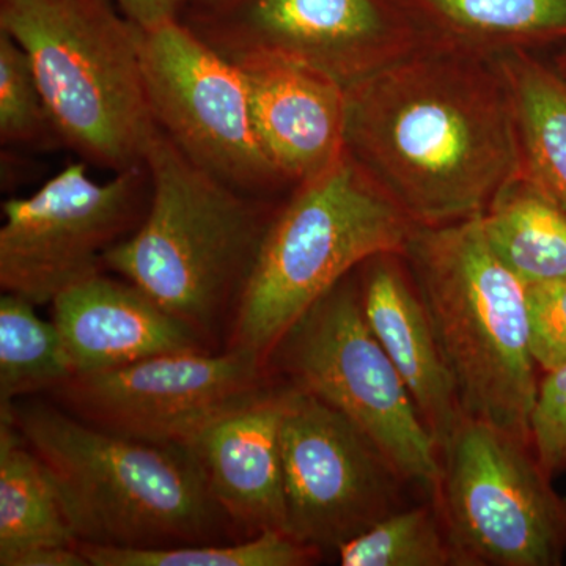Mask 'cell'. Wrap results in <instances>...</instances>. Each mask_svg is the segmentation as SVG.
Segmentation results:
<instances>
[{
    "label": "cell",
    "instance_id": "obj_28",
    "mask_svg": "<svg viewBox=\"0 0 566 566\" xmlns=\"http://www.w3.org/2000/svg\"><path fill=\"white\" fill-rule=\"evenodd\" d=\"M114 2L129 20L144 29L178 18L175 0H114Z\"/></svg>",
    "mask_w": 566,
    "mask_h": 566
},
{
    "label": "cell",
    "instance_id": "obj_32",
    "mask_svg": "<svg viewBox=\"0 0 566 566\" xmlns=\"http://www.w3.org/2000/svg\"><path fill=\"white\" fill-rule=\"evenodd\" d=\"M0 2H3V0H0Z\"/></svg>",
    "mask_w": 566,
    "mask_h": 566
},
{
    "label": "cell",
    "instance_id": "obj_24",
    "mask_svg": "<svg viewBox=\"0 0 566 566\" xmlns=\"http://www.w3.org/2000/svg\"><path fill=\"white\" fill-rule=\"evenodd\" d=\"M342 566H457L433 497L403 506L337 551Z\"/></svg>",
    "mask_w": 566,
    "mask_h": 566
},
{
    "label": "cell",
    "instance_id": "obj_1",
    "mask_svg": "<svg viewBox=\"0 0 566 566\" xmlns=\"http://www.w3.org/2000/svg\"><path fill=\"white\" fill-rule=\"evenodd\" d=\"M345 145L416 226L482 214L523 174L497 61L430 41L346 87Z\"/></svg>",
    "mask_w": 566,
    "mask_h": 566
},
{
    "label": "cell",
    "instance_id": "obj_8",
    "mask_svg": "<svg viewBox=\"0 0 566 566\" xmlns=\"http://www.w3.org/2000/svg\"><path fill=\"white\" fill-rule=\"evenodd\" d=\"M526 439L463 416L441 450L433 495L457 566H557L566 499Z\"/></svg>",
    "mask_w": 566,
    "mask_h": 566
},
{
    "label": "cell",
    "instance_id": "obj_13",
    "mask_svg": "<svg viewBox=\"0 0 566 566\" xmlns=\"http://www.w3.org/2000/svg\"><path fill=\"white\" fill-rule=\"evenodd\" d=\"M274 381L262 363L226 348L161 354L74 375L50 394L70 415L99 430L153 444L185 446Z\"/></svg>",
    "mask_w": 566,
    "mask_h": 566
},
{
    "label": "cell",
    "instance_id": "obj_22",
    "mask_svg": "<svg viewBox=\"0 0 566 566\" xmlns=\"http://www.w3.org/2000/svg\"><path fill=\"white\" fill-rule=\"evenodd\" d=\"M35 307L17 294L0 297V408L51 392L74 376L57 326Z\"/></svg>",
    "mask_w": 566,
    "mask_h": 566
},
{
    "label": "cell",
    "instance_id": "obj_26",
    "mask_svg": "<svg viewBox=\"0 0 566 566\" xmlns=\"http://www.w3.org/2000/svg\"><path fill=\"white\" fill-rule=\"evenodd\" d=\"M532 449L549 476L566 472V364L545 371L528 419Z\"/></svg>",
    "mask_w": 566,
    "mask_h": 566
},
{
    "label": "cell",
    "instance_id": "obj_27",
    "mask_svg": "<svg viewBox=\"0 0 566 566\" xmlns=\"http://www.w3.org/2000/svg\"><path fill=\"white\" fill-rule=\"evenodd\" d=\"M528 346L543 371L566 364V279L527 285Z\"/></svg>",
    "mask_w": 566,
    "mask_h": 566
},
{
    "label": "cell",
    "instance_id": "obj_30",
    "mask_svg": "<svg viewBox=\"0 0 566 566\" xmlns=\"http://www.w3.org/2000/svg\"><path fill=\"white\" fill-rule=\"evenodd\" d=\"M557 70L566 77V51L557 59Z\"/></svg>",
    "mask_w": 566,
    "mask_h": 566
},
{
    "label": "cell",
    "instance_id": "obj_19",
    "mask_svg": "<svg viewBox=\"0 0 566 566\" xmlns=\"http://www.w3.org/2000/svg\"><path fill=\"white\" fill-rule=\"evenodd\" d=\"M76 545L50 474L0 409V565L36 547Z\"/></svg>",
    "mask_w": 566,
    "mask_h": 566
},
{
    "label": "cell",
    "instance_id": "obj_23",
    "mask_svg": "<svg viewBox=\"0 0 566 566\" xmlns=\"http://www.w3.org/2000/svg\"><path fill=\"white\" fill-rule=\"evenodd\" d=\"M91 566H305L323 554L281 531L237 539L164 547V549H111L81 545Z\"/></svg>",
    "mask_w": 566,
    "mask_h": 566
},
{
    "label": "cell",
    "instance_id": "obj_2",
    "mask_svg": "<svg viewBox=\"0 0 566 566\" xmlns=\"http://www.w3.org/2000/svg\"><path fill=\"white\" fill-rule=\"evenodd\" d=\"M50 474L80 545L164 549L237 542L191 450L99 430L61 406H3Z\"/></svg>",
    "mask_w": 566,
    "mask_h": 566
},
{
    "label": "cell",
    "instance_id": "obj_29",
    "mask_svg": "<svg viewBox=\"0 0 566 566\" xmlns=\"http://www.w3.org/2000/svg\"><path fill=\"white\" fill-rule=\"evenodd\" d=\"M87 557L76 546H43L28 551L13 566H88Z\"/></svg>",
    "mask_w": 566,
    "mask_h": 566
},
{
    "label": "cell",
    "instance_id": "obj_11",
    "mask_svg": "<svg viewBox=\"0 0 566 566\" xmlns=\"http://www.w3.org/2000/svg\"><path fill=\"white\" fill-rule=\"evenodd\" d=\"M142 70L156 125L192 163L256 199L285 182L256 137L243 71L180 18L144 29Z\"/></svg>",
    "mask_w": 566,
    "mask_h": 566
},
{
    "label": "cell",
    "instance_id": "obj_5",
    "mask_svg": "<svg viewBox=\"0 0 566 566\" xmlns=\"http://www.w3.org/2000/svg\"><path fill=\"white\" fill-rule=\"evenodd\" d=\"M416 227L345 150L329 169L296 185L274 212L230 322L227 348L268 367L283 335L316 301L367 260L403 255Z\"/></svg>",
    "mask_w": 566,
    "mask_h": 566
},
{
    "label": "cell",
    "instance_id": "obj_17",
    "mask_svg": "<svg viewBox=\"0 0 566 566\" xmlns=\"http://www.w3.org/2000/svg\"><path fill=\"white\" fill-rule=\"evenodd\" d=\"M357 277L365 322L403 379L441 452L464 415L403 255H376L357 270Z\"/></svg>",
    "mask_w": 566,
    "mask_h": 566
},
{
    "label": "cell",
    "instance_id": "obj_16",
    "mask_svg": "<svg viewBox=\"0 0 566 566\" xmlns=\"http://www.w3.org/2000/svg\"><path fill=\"white\" fill-rule=\"evenodd\" d=\"M74 375L95 374L170 353L212 352L139 286L98 274L52 303Z\"/></svg>",
    "mask_w": 566,
    "mask_h": 566
},
{
    "label": "cell",
    "instance_id": "obj_15",
    "mask_svg": "<svg viewBox=\"0 0 566 566\" xmlns=\"http://www.w3.org/2000/svg\"><path fill=\"white\" fill-rule=\"evenodd\" d=\"M248 84L253 128L285 182L300 185L346 150V87L322 71L285 59L237 62Z\"/></svg>",
    "mask_w": 566,
    "mask_h": 566
},
{
    "label": "cell",
    "instance_id": "obj_7",
    "mask_svg": "<svg viewBox=\"0 0 566 566\" xmlns=\"http://www.w3.org/2000/svg\"><path fill=\"white\" fill-rule=\"evenodd\" d=\"M268 370L353 420L409 485L433 497L441 479V452L403 379L365 322L357 270L283 335Z\"/></svg>",
    "mask_w": 566,
    "mask_h": 566
},
{
    "label": "cell",
    "instance_id": "obj_25",
    "mask_svg": "<svg viewBox=\"0 0 566 566\" xmlns=\"http://www.w3.org/2000/svg\"><path fill=\"white\" fill-rule=\"evenodd\" d=\"M54 134L31 61L9 33L0 31V140L32 145Z\"/></svg>",
    "mask_w": 566,
    "mask_h": 566
},
{
    "label": "cell",
    "instance_id": "obj_14",
    "mask_svg": "<svg viewBox=\"0 0 566 566\" xmlns=\"http://www.w3.org/2000/svg\"><path fill=\"white\" fill-rule=\"evenodd\" d=\"M286 395L289 385L275 378L185 444L202 465L216 504L244 536L285 532L281 431Z\"/></svg>",
    "mask_w": 566,
    "mask_h": 566
},
{
    "label": "cell",
    "instance_id": "obj_4",
    "mask_svg": "<svg viewBox=\"0 0 566 566\" xmlns=\"http://www.w3.org/2000/svg\"><path fill=\"white\" fill-rule=\"evenodd\" d=\"M403 259L463 415L531 442L539 381L528 346L527 285L490 248L480 214L417 226Z\"/></svg>",
    "mask_w": 566,
    "mask_h": 566
},
{
    "label": "cell",
    "instance_id": "obj_31",
    "mask_svg": "<svg viewBox=\"0 0 566 566\" xmlns=\"http://www.w3.org/2000/svg\"><path fill=\"white\" fill-rule=\"evenodd\" d=\"M193 2H197V0H175V3H177L178 7V14H180L182 9H186V7L191 6Z\"/></svg>",
    "mask_w": 566,
    "mask_h": 566
},
{
    "label": "cell",
    "instance_id": "obj_21",
    "mask_svg": "<svg viewBox=\"0 0 566 566\" xmlns=\"http://www.w3.org/2000/svg\"><path fill=\"white\" fill-rule=\"evenodd\" d=\"M480 222L497 259L526 285L566 279V210L523 174Z\"/></svg>",
    "mask_w": 566,
    "mask_h": 566
},
{
    "label": "cell",
    "instance_id": "obj_6",
    "mask_svg": "<svg viewBox=\"0 0 566 566\" xmlns=\"http://www.w3.org/2000/svg\"><path fill=\"white\" fill-rule=\"evenodd\" d=\"M0 31L28 54L55 137L118 174L144 166L159 128L142 32L112 0H3Z\"/></svg>",
    "mask_w": 566,
    "mask_h": 566
},
{
    "label": "cell",
    "instance_id": "obj_10",
    "mask_svg": "<svg viewBox=\"0 0 566 566\" xmlns=\"http://www.w3.org/2000/svg\"><path fill=\"white\" fill-rule=\"evenodd\" d=\"M178 18L230 62L285 59L345 87L424 41L385 0H197Z\"/></svg>",
    "mask_w": 566,
    "mask_h": 566
},
{
    "label": "cell",
    "instance_id": "obj_12",
    "mask_svg": "<svg viewBox=\"0 0 566 566\" xmlns=\"http://www.w3.org/2000/svg\"><path fill=\"white\" fill-rule=\"evenodd\" d=\"M285 532L335 553L403 509L409 486L374 439L315 395L289 385L282 431Z\"/></svg>",
    "mask_w": 566,
    "mask_h": 566
},
{
    "label": "cell",
    "instance_id": "obj_20",
    "mask_svg": "<svg viewBox=\"0 0 566 566\" xmlns=\"http://www.w3.org/2000/svg\"><path fill=\"white\" fill-rule=\"evenodd\" d=\"M495 61L512 92L523 175L566 210V77L528 51Z\"/></svg>",
    "mask_w": 566,
    "mask_h": 566
},
{
    "label": "cell",
    "instance_id": "obj_9",
    "mask_svg": "<svg viewBox=\"0 0 566 566\" xmlns=\"http://www.w3.org/2000/svg\"><path fill=\"white\" fill-rule=\"evenodd\" d=\"M150 202L147 167L93 180L69 164L29 197L3 203L0 286L33 305L103 273L104 260L139 227Z\"/></svg>",
    "mask_w": 566,
    "mask_h": 566
},
{
    "label": "cell",
    "instance_id": "obj_3",
    "mask_svg": "<svg viewBox=\"0 0 566 566\" xmlns=\"http://www.w3.org/2000/svg\"><path fill=\"white\" fill-rule=\"evenodd\" d=\"M150 202L104 268L139 286L210 346L232 322L274 214L192 163L159 129L145 155Z\"/></svg>",
    "mask_w": 566,
    "mask_h": 566
},
{
    "label": "cell",
    "instance_id": "obj_18",
    "mask_svg": "<svg viewBox=\"0 0 566 566\" xmlns=\"http://www.w3.org/2000/svg\"><path fill=\"white\" fill-rule=\"evenodd\" d=\"M424 41L495 59L566 39V0H401Z\"/></svg>",
    "mask_w": 566,
    "mask_h": 566
}]
</instances>
